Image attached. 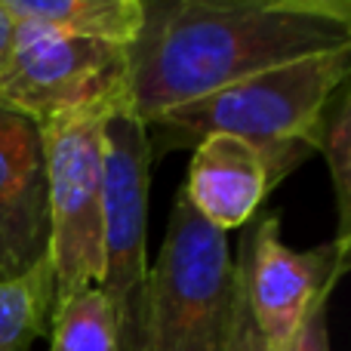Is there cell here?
I'll return each instance as SVG.
<instances>
[{
    "mask_svg": "<svg viewBox=\"0 0 351 351\" xmlns=\"http://www.w3.org/2000/svg\"><path fill=\"white\" fill-rule=\"evenodd\" d=\"M351 49L348 0H148L127 47L130 114L152 127L268 68Z\"/></svg>",
    "mask_w": 351,
    "mask_h": 351,
    "instance_id": "obj_1",
    "label": "cell"
},
{
    "mask_svg": "<svg viewBox=\"0 0 351 351\" xmlns=\"http://www.w3.org/2000/svg\"><path fill=\"white\" fill-rule=\"evenodd\" d=\"M351 49L308 56L268 68L197 102L170 108L148 127L154 148H194L213 133L237 136L253 145L308 142L317 152L321 117L330 99L348 84Z\"/></svg>",
    "mask_w": 351,
    "mask_h": 351,
    "instance_id": "obj_2",
    "label": "cell"
},
{
    "mask_svg": "<svg viewBox=\"0 0 351 351\" xmlns=\"http://www.w3.org/2000/svg\"><path fill=\"white\" fill-rule=\"evenodd\" d=\"M234 290L228 234L197 216L179 188L164 247L148 274L142 351H228Z\"/></svg>",
    "mask_w": 351,
    "mask_h": 351,
    "instance_id": "obj_3",
    "label": "cell"
},
{
    "mask_svg": "<svg viewBox=\"0 0 351 351\" xmlns=\"http://www.w3.org/2000/svg\"><path fill=\"white\" fill-rule=\"evenodd\" d=\"M114 114L130 111L123 105H93L40 123L49 204L47 259L53 268L56 305L102 280L105 123Z\"/></svg>",
    "mask_w": 351,
    "mask_h": 351,
    "instance_id": "obj_4",
    "label": "cell"
},
{
    "mask_svg": "<svg viewBox=\"0 0 351 351\" xmlns=\"http://www.w3.org/2000/svg\"><path fill=\"white\" fill-rule=\"evenodd\" d=\"M152 133L133 114L105 123V265L99 290L108 299L117 351H142L148 311V188Z\"/></svg>",
    "mask_w": 351,
    "mask_h": 351,
    "instance_id": "obj_5",
    "label": "cell"
},
{
    "mask_svg": "<svg viewBox=\"0 0 351 351\" xmlns=\"http://www.w3.org/2000/svg\"><path fill=\"white\" fill-rule=\"evenodd\" d=\"M93 105L130 111L127 47L16 25L12 53L0 74V108L40 123Z\"/></svg>",
    "mask_w": 351,
    "mask_h": 351,
    "instance_id": "obj_6",
    "label": "cell"
},
{
    "mask_svg": "<svg viewBox=\"0 0 351 351\" xmlns=\"http://www.w3.org/2000/svg\"><path fill=\"white\" fill-rule=\"evenodd\" d=\"M348 250L351 241L339 237L305 253L287 247L280 237V213H265L243 231L234 259L243 271L250 315L268 351L290 348L311 305L342 280Z\"/></svg>",
    "mask_w": 351,
    "mask_h": 351,
    "instance_id": "obj_7",
    "label": "cell"
},
{
    "mask_svg": "<svg viewBox=\"0 0 351 351\" xmlns=\"http://www.w3.org/2000/svg\"><path fill=\"white\" fill-rule=\"evenodd\" d=\"M315 154L308 142L253 145L247 139L213 133L194 145L188 179L182 185L188 204L222 234L243 228L299 164Z\"/></svg>",
    "mask_w": 351,
    "mask_h": 351,
    "instance_id": "obj_8",
    "label": "cell"
},
{
    "mask_svg": "<svg viewBox=\"0 0 351 351\" xmlns=\"http://www.w3.org/2000/svg\"><path fill=\"white\" fill-rule=\"evenodd\" d=\"M47 253L49 204L40 127L0 108V280L28 274Z\"/></svg>",
    "mask_w": 351,
    "mask_h": 351,
    "instance_id": "obj_9",
    "label": "cell"
},
{
    "mask_svg": "<svg viewBox=\"0 0 351 351\" xmlns=\"http://www.w3.org/2000/svg\"><path fill=\"white\" fill-rule=\"evenodd\" d=\"M16 25L130 47L145 25V0H0Z\"/></svg>",
    "mask_w": 351,
    "mask_h": 351,
    "instance_id": "obj_10",
    "label": "cell"
},
{
    "mask_svg": "<svg viewBox=\"0 0 351 351\" xmlns=\"http://www.w3.org/2000/svg\"><path fill=\"white\" fill-rule=\"evenodd\" d=\"M56 284L49 259L28 274L0 280V351H34V342L49 333Z\"/></svg>",
    "mask_w": 351,
    "mask_h": 351,
    "instance_id": "obj_11",
    "label": "cell"
},
{
    "mask_svg": "<svg viewBox=\"0 0 351 351\" xmlns=\"http://www.w3.org/2000/svg\"><path fill=\"white\" fill-rule=\"evenodd\" d=\"M47 351H117L114 315L99 287H86L56 305Z\"/></svg>",
    "mask_w": 351,
    "mask_h": 351,
    "instance_id": "obj_12",
    "label": "cell"
},
{
    "mask_svg": "<svg viewBox=\"0 0 351 351\" xmlns=\"http://www.w3.org/2000/svg\"><path fill=\"white\" fill-rule=\"evenodd\" d=\"M317 152L327 158L330 182L336 191V210H339V241H351V96L348 84L339 86L330 99L327 111L321 117V142Z\"/></svg>",
    "mask_w": 351,
    "mask_h": 351,
    "instance_id": "obj_13",
    "label": "cell"
},
{
    "mask_svg": "<svg viewBox=\"0 0 351 351\" xmlns=\"http://www.w3.org/2000/svg\"><path fill=\"white\" fill-rule=\"evenodd\" d=\"M234 274H237V290H234V324H231V342L228 351H268L262 342L256 321L250 315V302H247V287H243V271L234 259Z\"/></svg>",
    "mask_w": 351,
    "mask_h": 351,
    "instance_id": "obj_14",
    "label": "cell"
},
{
    "mask_svg": "<svg viewBox=\"0 0 351 351\" xmlns=\"http://www.w3.org/2000/svg\"><path fill=\"white\" fill-rule=\"evenodd\" d=\"M330 296H333V293H324V296L311 305V311L305 315L296 339L290 342L287 351H330V324H327Z\"/></svg>",
    "mask_w": 351,
    "mask_h": 351,
    "instance_id": "obj_15",
    "label": "cell"
},
{
    "mask_svg": "<svg viewBox=\"0 0 351 351\" xmlns=\"http://www.w3.org/2000/svg\"><path fill=\"white\" fill-rule=\"evenodd\" d=\"M12 40H16V22L6 16V10L0 6V74L6 68V59L12 53Z\"/></svg>",
    "mask_w": 351,
    "mask_h": 351,
    "instance_id": "obj_16",
    "label": "cell"
}]
</instances>
